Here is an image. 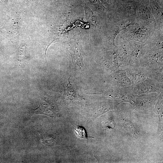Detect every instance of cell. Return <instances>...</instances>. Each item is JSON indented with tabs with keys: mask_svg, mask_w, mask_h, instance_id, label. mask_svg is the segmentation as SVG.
<instances>
[{
	"mask_svg": "<svg viewBox=\"0 0 163 163\" xmlns=\"http://www.w3.org/2000/svg\"><path fill=\"white\" fill-rule=\"evenodd\" d=\"M126 73L132 84L135 85L147 79L148 77L146 69L140 65L129 66Z\"/></svg>",
	"mask_w": 163,
	"mask_h": 163,
	"instance_id": "obj_1",
	"label": "cell"
},
{
	"mask_svg": "<svg viewBox=\"0 0 163 163\" xmlns=\"http://www.w3.org/2000/svg\"><path fill=\"white\" fill-rule=\"evenodd\" d=\"M116 85L121 87H128L131 84L130 80L125 70H120L116 72L113 75Z\"/></svg>",
	"mask_w": 163,
	"mask_h": 163,
	"instance_id": "obj_2",
	"label": "cell"
},
{
	"mask_svg": "<svg viewBox=\"0 0 163 163\" xmlns=\"http://www.w3.org/2000/svg\"><path fill=\"white\" fill-rule=\"evenodd\" d=\"M75 132L76 135L81 139H85L88 140V138L87 136L85 129L82 127L77 126L75 129Z\"/></svg>",
	"mask_w": 163,
	"mask_h": 163,
	"instance_id": "obj_3",
	"label": "cell"
}]
</instances>
